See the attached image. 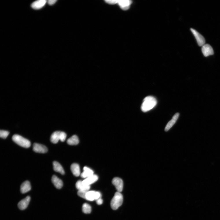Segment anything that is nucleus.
Listing matches in <instances>:
<instances>
[{"instance_id": "nucleus-14", "label": "nucleus", "mask_w": 220, "mask_h": 220, "mask_svg": "<svg viewBox=\"0 0 220 220\" xmlns=\"http://www.w3.org/2000/svg\"><path fill=\"white\" fill-rule=\"evenodd\" d=\"M132 1L129 0H120L118 1V3L123 10H126L130 8Z\"/></svg>"}, {"instance_id": "nucleus-23", "label": "nucleus", "mask_w": 220, "mask_h": 220, "mask_svg": "<svg viewBox=\"0 0 220 220\" xmlns=\"http://www.w3.org/2000/svg\"><path fill=\"white\" fill-rule=\"evenodd\" d=\"M9 134V132L7 131L1 130L0 131V137L3 139L6 138Z\"/></svg>"}, {"instance_id": "nucleus-9", "label": "nucleus", "mask_w": 220, "mask_h": 220, "mask_svg": "<svg viewBox=\"0 0 220 220\" xmlns=\"http://www.w3.org/2000/svg\"><path fill=\"white\" fill-rule=\"evenodd\" d=\"M31 199L30 196H28L20 201L18 204V206L21 210H24L28 207Z\"/></svg>"}, {"instance_id": "nucleus-13", "label": "nucleus", "mask_w": 220, "mask_h": 220, "mask_svg": "<svg viewBox=\"0 0 220 220\" xmlns=\"http://www.w3.org/2000/svg\"><path fill=\"white\" fill-rule=\"evenodd\" d=\"M179 115L180 114L179 113H177L174 115L172 118V119L166 125L165 128V131H168L173 126L178 119Z\"/></svg>"}, {"instance_id": "nucleus-12", "label": "nucleus", "mask_w": 220, "mask_h": 220, "mask_svg": "<svg viewBox=\"0 0 220 220\" xmlns=\"http://www.w3.org/2000/svg\"><path fill=\"white\" fill-rule=\"evenodd\" d=\"M31 189V187L30 182L28 181H26L21 184L20 191L22 194H25L29 191Z\"/></svg>"}, {"instance_id": "nucleus-1", "label": "nucleus", "mask_w": 220, "mask_h": 220, "mask_svg": "<svg viewBox=\"0 0 220 220\" xmlns=\"http://www.w3.org/2000/svg\"><path fill=\"white\" fill-rule=\"evenodd\" d=\"M157 103L156 99L154 97L147 96L143 99L141 107V110L144 112L149 111L156 106Z\"/></svg>"}, {"instance_id": "nucleus-19", "label": "nucleus", "mask_w": 220, "mask_h": 220, "mask_svg": "<svg viewBox=\"0 0 220 220\" xmlns=\"http://www.w3.org/2000/svg\"><path fill=\"white\" fill-rule=\"evenodd\" d=\"M53 169L57 172L60 173L64 175L65 174V171L60 163L54 161L53 162Z\"/></svg>"}, {"instance_id": "nucleus-15", "label": "nucleus", "mask_w": 220, "mask_h": 220, "mask_svg": "<svg viewBox=\"0 0 220 220\" xmlns=\"http://www.w3.org/2000/svg\"><path fill=\"white\" fill-rule=\"evenodd\" d=\"M47 2L46 0L36 1L32 3L31 7L35 10L40 9L45 6Z\"/></svg>"}, {"instance_id": "nucleus-7", "label": "nucleus", "mask_w": 220, "mask_h": 220, "mask_svg": "<svg viewBox=\"0 0 220 220\" xmlns=\"http://www.w3.org/2000/svg\"><path fill=\"white\" fill-rule=\"evenodd\" d=\"M112 183L115 187L117 192L122 191L123 187V182L122 180L118 178H115L112 179Z\"/></svg>"}, {"instance_id": "nucleus-4", "label": "nucleus", "mask_w": 220, "mask_h": 220, "mask_svg": "<svg viewBox=\"0 0 220 220\" xmlns=\"http://www.w3.org/2000/svg\"><path fill=\"white\" fill-rule=\"evenodd\" d=\"M66 134L63 132L56 131L53 132L52 134L51 138V142L54 144L57 143L59 140L62 142H64L66 140Z\"/></svg>"}, {"instance_id": "nucleus-2", "label": "nucleus", "mask_w": 220, "mask_h": 220, "mask_svg": "<svg viewBox=\"0 0 220 220\" xmlns=\"http://www.w3.org/2000/svg\"><path fill=\"white\" fill-rule=\"evenodd\" d=\"M123 199V196L121 193L119 192H116L111 201L110 205L112 210H117L121 206Z\"/></svg>"}, {"instance_id": "nucleus-8", "label": "nucleus", "mask_w": 220, "mask_h": 220, "mask_svg": "<svg viewBox=\"0 0 220 220\" xmlns=\"http://www.w3.org/2000/svg\"><path fill=\"white\" fill-rule=\"evenodd\" d=\"M33 151L37 153H45L48 151L47 148L44 145L37 143L33 145Z\"/></svg>"}, {"instance_id": "nucleus-20", "label": "nucleus", "mask_w": 220, "mask_h": 220, "mask_svg": "<svg viewBox=\"0 0 220 220\" xmlns=\"http://www.w3.org/2000/svg\"><path fill=\"white\" fill-rule=\"evenodd\" d=\"M79 143L78 138L76 135L73 136L67 140V143L70 145H76L78 144Z\"/></svg>"}, {"instance_id": "nucleus-18", "label": "nucleus", "mask_w": 220, "mask_h": 220, "mask_svg": "<svg viewBox=\"0 0 220 220\" xmlns=\"http://www.w3.org/2000/svg\"><path fill=\"white\" fill-rule=\"evenodd\" d=\"M71 169L72 173L75 176L78 177L81 175L80 166L77 164H73L71 165Z\"/></svg>"}, {"instance_id": "nucleus-11", "label": "nucleus", "mask_w": 220, "mask_h": 220, "mask_svg": "<svg viewBox=\"0 0 220 220\" xmlns=\"http://www.w3.org/2000/svg\"><path fill=\"white\" fill-rule=\"evenodd\" d=\"M52 182L56 188L60 189L63 186L62 181L56 175H53L51 179Z\"/></svg>"}, {"instance_id": "nucleus-22", "label": "nucleus", "mask_w": 220, "mask_h": 220, "mask_svg": "<svg viewBox=\"0 0 220 220\" xmlns=\"http://www.w3.org/2000/svg\"><path fill=\"white\" fill-rule=\"evenodd\" d=\"M82 210L84 213L89 214L92 211V208L88 204L85 203L83 205Z\"/></svg>"}, {"instance_id": "nucleus-16", "label": "nucleus", "mask_w": 220, "mask_h": 220, "mask_svg": "<svg viewBox=\"0 0 220 220\" xmlns=\"http://www.w3.org/2000/svg\"><path fill=\"white\" fill-rule=\"evenodd\" d=\"M93 175L94 172L93 170L88 167H85L83 169V172L80 175L82 178L86 179Z\"/></svg>"}, {"instance_id": "nucleus-24", "label": "nucleus", "mask_w": 220, "mask_h": 220, "mask_svg": "<svg viewBox=\"0 0 220 220\" xmlns=\"http://www.w3.org/2000/svg\"><path fill=\"white\" fill-rule=\"evenodd\" d=\"M87 192L84 191H78L77 192V195L80 197L86 199V195Z\"/></svg>"}, {"instance_id": "nucleus-27", "label": "nucleus", "mask_w": 220, "mask_h": 220, "mask_svg": "<svg viewBox=\"0 0 220 220\" xmlns=\"http://www.w3.org/2000/svg\"><path fill=\"white\" fill-rule=\"evenodd\" d=\"M56 1V0H49L47 1V3L49 5H52L55 4Z\"/></svg>"}, {"instance_id": "nucleus-3", "label": "nucleus", "mask_w": 220, "mask_h": 220, "mask_svg": "<svg viewBox=\"0 0 220 220\" xmlns=\"http://www.w3.org/2000/svg\"><path fill=\"white\" fill-rule=\"evenodd\" d=\"M12 139L13 141L21 147L28 148L31 146V143L29 141L17 134L13 135Z\"/></svg>"}, {"instance_id": "nucleus-21", "label": "nucleus", "mask_w": 220, "mask_h": 220, "mask_svg": "<svg viewBox=\"0 0 220 220\" xmlns=\"http://www.w3.org/2000/svg\"><path fill=\"white\" fill-rule=\"evenodd\" d=\"M96 191H88L86 195V199L88 201H93L95 200Z\"/></svg>"}, {"instance_id": "nucleus-26", "label": "nucleus", "mask_w": 220, "mask_h": 220, "mask_svg": "<svg viewBox=\"0 0 220 220\" xmlns=\"http://www.w3.org/2000/svg\"><path fill=\"white\" fill-rule=\"evenodd\" d=\"M96 202L97 204L98 205H100L102 204H103V201L102 199H101V198H99V199H98L97 200H96Z\"/></svg>"}, {"instance_id": "nucleus-17", "label": "nucleus", "mask_w": 220, "mask_h": 220, "mask_svg": "<svg viewBox=\"0 0 220 220\" xmlns=\"http://www.w3.org/2000/svg\"><path fill=\"white\" fill-rule=\"evenodd\" d=\"M77 188L78 191H88L90 188V186L84 185L82 181L78 180L76 184Z\"/></svg>"}, {"instance_id": "nucleus-10", "label": "nucleus", "mask_w": 220, "mask_h": 220, "mask_svg": "<svg viewBox=\"0 0 220 220\" xmlns=\"http://www.w3.org/2000/svg\"><path fill=\"white\" fill-rule=\"evenodd\" d=\"M98 180V177L97 175H93L88 178L85 179L82 181L83 183L85 185L89 186L95 183Z\"/></svg>"}, {"instance_id": "nucleus-6", "label": "nucleus", "mask_w": 220, "mask_h": 220, "mask_svg": "<svg viewBox=\"0 0 220 220\" xmlns=\"http://www.w3.org/2000/svg\"><path fill=\"white\" fill-rule=\"evenodd\" d=\"M201 51L203 55L206 57L213 55L214 53L212 47L208 44H205L202 46Z\"/></svg>"}, {"instance_id": "nucleus-5", "label": "nucleus", "mask_w": 220, "mask_h": 220, "mask_svg": "<svg viewBox=\"0 0 220 220\" xmlns=\"http://www.w3.org/2000/svg\"><path fill=\"white\" fill-rule=\"evenodd\" d=\"M191 30L194 35L198 45L202 47L205 44V39L201 34L194 29L191 28Z\"/></svg>"}, {"instance_id": "nucleus-25", "label": "nucleus", "mask_w": 220, "mask_h": 220, "mask_svg": "<svg viewBox=\"0 0 220 220\" xmlns=\"http://www.w3.org/2000/svg\"><path fill=\"white\" fill-rule=\"evenodd\" d=\"M105 1L106 3L110 4H114L117 3L118 2V1L116 0H107Z\"/></svg>"}]
</instances>
